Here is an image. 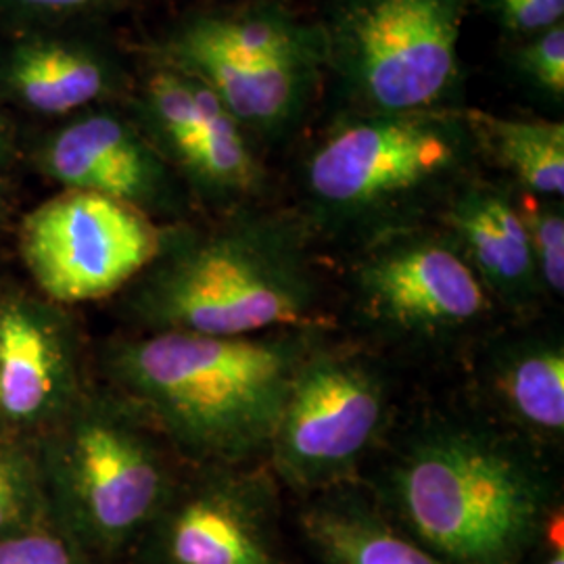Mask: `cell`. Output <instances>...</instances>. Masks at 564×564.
Masks as SVG:
<instances>
[{
    "label": "cell",
    "mask_w": 564,
    "mask_h": 564,
    "mask_svg": "<svg viewBox=\"0 0 564 564\" xmlns=\"http://www.w3.org/2000/svg\"><path fill=\"white\" fill-rule=\"evenodd\" d=\"M379 505L447 564H521L561 508L538 445L463 416L408 433L384 466Z\"/></svg>",
    "instance_id": "1"
},
{
    "label": "cell",
    "mask_w": 564,
    "mask_h": 564,
    "mask_svg": "<svg viewBox=\"0 0 564 564\" xmlns=\"http://www.w3.org/2000/svg\"><path fill=\"white\" fill-rule=\"evenodd\" d=\"M323 341L324 326L247 337L144 333L109 349L107 372L191 460L239 466L268 452L291 383Z\"/></svg>",
    "instance_id": "2"
},
{
    "label": "cell",
    "mask_w": 564,
    "mask_h": 564,
    "mask_svg": "<svg viewBox=\"0 0 564 564\" xmlns=\"http://www.w3.org/2000/svg\"><path fill=\"white\" fill-rule=\"evenodd\" d=\"M134 281L128 310L147 333L247 337L324 326L300 230L270 216L239 214L207 232L163 237Z\"/></svg>",
    "instance_id": "3"
},
{
    "label": "cell",
    "mask_w": 564,
    "mask_h": 564,
    "mask_svg": "<svg viewBox=\"0 0 564 564\" xmlns=\"http://www.w3.org/2000/svg\"><path fill=\"white\" fill-rule=\"evenodd\" d=\"M36 466L48 521L95 561L139 544L176 481L162 435L120 393H80Z\"/></svg>",
    "instance_id": "4"
},
{
    "label": "cell",
    "mask_w": 564,
    "mask_h": 564,
    "mask_svg": "<svg viewBox=\"0 0 564 564\" xmlns=\"http://www.w3.org/2000/svg\"><path fill=\"white\" fill-rule=\"evenodd\" d=\"M473 144L466 121L440 113H379L345 126L312 153L305 191L318 220L372 239L456 182Z\"/></svg>",
    "instance_id": "5"
},
{
    "label": "cell",
    "mask_w": 564,
    "mask_h": 564,
    "mask_svg": "<svg viewBox=\"0 0 564 564\" xmlns=\"http://www.w3.org/2000/svg\"><path fill=\"white\" fill-rule=\"evenodd\" d=\"M391 412L383 364L321 343L300 366L268 445L272 477L300 496L349 484Z\"/></svg>",
    "instance_id": "6"
},
{
    "label": "cell",
    "mask_w": 564,
    "mask_h": 564,
    "mask_svg": "<svg viewBox=\"0 0 564 564\" xmlns=\"http://www.w3.org/2000/svg\"><path fill=\"white\" fill-rule=\"evenodd\" d=\"M360 324L402 347H444L470 335L496 303L445 232L405 226L372 239L351 268Z\"/></svg>",
    "instance_id": "7"
},
{
    "label": "cell",
    "mask_w": 564,
    "mask_h": 564,
    "mask_svg": "<svg viewBox=\"0 0 564 564\" xmlns=\"http://www.w3.org/2000/svg\"><path fill=\"white\" fill-rule=\"evenodd\" d=\"M460 28L463 0H345L333 46L364 105L423 111L456 80Z\"/></svg>",
    "instance_id": "8"
},
{
    "label": "cell",
    "mask_w": 564,
    "mask_h": 564,
    "mask_svg": "<svg viewBox=\"0 0 564 564\" xmlns=\"http://www.w3.org/2000/svg\"><path fill=\"white\" fill-rule=\"evenodd\" d=\"M162 230L147 212L88 191L42 203L21 226V258L42 293L57 303L118 293L160 256Z\"/></svg>",
    "instance_id": "9"
},
{
    "label": "cell",
    "mask_w": 564,
    "mask_h": 564,
    "mask_svg": "<svg viewBox=\"0 0 564 564\" xmlns=\"http://www.w3.org/2000/svg\"><path fill=\"white\" fill-rule=\"evenodd\" d=\"M279 491L249 464H199L141 538L147 564H284Z\"/></svg>",
    "instance_id": "10"
},
{
    "label": "cell",
    "mask_w": 564,
    "mask_h": 564,
    "mask_svg": "<svg viewBox=\"0 0 564 564\" xmlns=\"http://www.w3.org/2000/svg\"><path fill=\"white\" fill-rule=\"evenodd\" d=\"M80 393L74 339L59 312L25 297L0 303L2 419L48 424Z\"/></svg>",
    "instance_id": "11"
},
{
    "label": "cell",
    "mask_w": 564,
    "mask_h": 564,
    "mask_svg": "<svg viewBox=\"0 0 564 564\" xmlns=\"http://www.w3.org/2000/svg\"><path fill=\"white\" fill-rule=\"evenodd\" d=\"M444 232L484 284L491 302L524 316L545 302L517 203L489 184H464L449 193Z\"/></svg>",
    "instance_id": "12"
},
{
    "label": "cell",
    "mask_w": 564,
    "mask_h": 564,
    "mask_svg": "<svg viewBox=\"0 0 564 564\" xmlns=\"http://www.w3.org/2000/svg\"><path fill=\"white\" fill-rule=\"evenodd\" d=\"M48 174L69 191L99 193L149 214L167 202L162 160L123 121L95 116L63 128L44 153Z\"/></svg>",
    "instance_id": "13"
},
{
    "label": "cell",
    "mask_w": 564,
    "mask_h": 564,
    "mask_svg": "<svg viewBox=\"0 0 564 564\" xmlns=\"http://www.w3.org/2000/svg\"><path fill=\"white\" fill-rule=\"evenodd\" d=\"M481 387L510 431L538 447L564 437V345L556 333L505 335L481 358Z\"/></svg>",
    "instance_id": "14"
},
{
    "label": "cell",
    "mask_w": 564,
    "mask_h": 564,
    "mask_svg": "<svg viewBox=\"0 0 564 564\" xmlns=\"http://www.w3.org/2000/svg\"><path fill=\"white\" fill-rule=\"evenodd\" d=\"M174 53L186 74L203 82L235 120L263 130L281 126L297 111L314 65V61L239 57L191 28L182 30Z\"/></svg>",
    "instance_id": "15"
},
{
    "label": "cell",
    "mask_w": 564,
    "mask_h": 564,
    "mask_svg": "<svg viewBox=\"0 0 564 564\" xmlns=\"http://www.w3.org/2000/svg\"><path fill=\"white\" fill-rule=\"evenodd\" d=\"M300 524L323 564H447L347 484L312 496Z\"/></svg>",
    "instance_id": "16"
},
{
    "label": "cell",
    "mask_w": 564,
    "mask_h": 564,
    "mask_svg": "<svg viewBox=\"0 0 564 564\" xmlns=\"http://www.w3.org/2000/svg\"><path fill=\"white\" fill-rule=\"evenodd\" d=\"M464 121L473 144L510 172L524 193L545 199L563 197V121L508 120L485 111H468Z\"/></svg>",
    "instance_id": "17"
},
{
    "label": "cell",
    "mask_w": 564,
    "mask_h": 564,
    "mask_svg": "<svg viewBox=\"0 0 564 564\" xmlns=\"http://www.w3.org/2000/svg\"><path fill=\"white\" fill-rule=\"evenodd\" d=\"M11 82L32 109L57 116L95 101L107 86V76L101 63L84 51L46 42L18 51Z\"/></svg>",
    "instance_id": "18"
},
{
    "label": "cell",
    "mask_w": 564,
    "mask_h": 564,
    "mask_svg": "<svg viewBox=\"0 0 564 564\" xmlns=\"http://www.w3.org/2000/svg\"><path fill=\"white\" fill-rule=\"evenodd\" d=\"M523 220L531 260L545 300H561L564 293V216L561 199H545L524 193L514 199Z\"/></svg>",
    "instance_id": "19"
},
{
    "label": "cell",
    "mask_w": 564,
    "mask_h": 564,
    "mask_svg": "<svg viewBox=\"0 0 564 564\" xmlns=\"http://www.w3.org/2000/svg\"><path fill=\"white\" fill-rule=\"evenodd\" d=\"M48 521L36 463L0 447V535Z\"/></svg>",
    "instance_id": "20"
},
{
    "label": "cell",
    "mask_w": 564,
    "mask_h": 564,
    "mask_svg": "<svg viewBox=\"0 0 564 564\" xmlns=\"http://www.w3.org/2000/svg\"><path fill=\"white\" fill-rule=\"evenodd\" d=\"M0 564H97L59 527L44 523L0 535Z\"/></svg>",
    "instance_id": "21"
},
{
    "label": "cell",
    "mask_w": 564,
    "mask_h": 564,
    "mask_svg": "<svg viewBox=\"0 0 564 564\" xmlns=\"http://www.w3.org/2000/svg\"><path fill=\"white\" fill-rule=\"evenodd\" d=\"M519 67L556 99L564 95V25L556 23L531 36L519 53Z\"/></svg>",
    "instance_id": "22"
},
{
    "label": "cell",
    "mask_w": 564,
    "mask_h": 564,
    "mask_svg": "<svg viewBox=\"0 0 564 564\" xmlns=\"http://www.w3.org/2000/svg\"><path fill=\"white\" fill-rule=\"evenodd\" d=\"M496 18L512 34L535 36L563 23L564 0H489Z\"/></svg>",
    "instance_id": "23"
},
{
    "label": "cell",
    "mask_w": 564,
    "mask_h": 564,
    "mask_svg": "<svg viewBox=\"0 0 564 564\" xmlns=\"http://www.w3.org/2000/svg\"><path fill=\"white\" fill-rule=\"evenodd\" d=\"M563 506L550 517L544 533L538 545L533 547V564H564Z\"/></svg>",
    "instance_id": "24"
},
{
    "label": "cell",
    "mask_w": 564,
    "mask_h": 564,
    "mask_svg": "<svg viewBox=\"0 0 564 564\" xmlns=\"http://www.w3.org/2000/svg\"><path fill=\"white\" fill-rule=\"evenodd\" d=\"M15 4H20L23 9H32V11H44V13H69V11H78L86 9L97 0H13Z\"/></svg>",
    "instance_id": "25"
},
{
    "label": "cell",
    "mask_w": 564,
    "mask_h": 564,
    "mask_svg": "<svg viewBox=\"0 0 564 564\" xmlns=\"http://www.w3.org/2000/svg\"><path fill=\"white\" fill-rule=\"evenodd\" d=\"M0 419H2V414H0Z\"/></svg>",
    "instance_id": "26"
}]
</instances>
